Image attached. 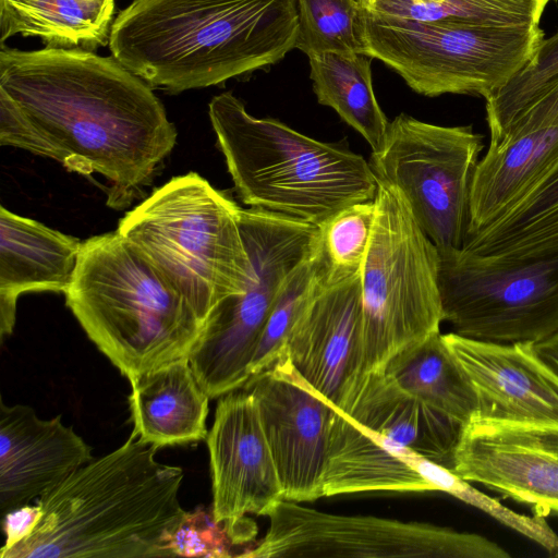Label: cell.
Here are the masks:
<instances>
[{
	"instance_id": "24",
	"label": "cell",
	"mask_w": 558,
	"mask_h": 558,
	"mask_svg": "<svg viewBox=\"0 0 558 558\" xmlns=\"http://www.w3.org/2000/svg\"><path fill=\"white\" fill-rule=\"evenodd\" d=\"M462 248L495 259L558 254V160L501 216L466 233Z\"/></svg>"
},
{
	"instance_id": "33",
	"label": "cell",
	"mask_w": 558,
	"mask_h": 558,
	"mask_svg": "<svg viewBox=\"0 0 558 558\" xmlns=\"http://www.w3.org/2000/svg\"><path fill=\"white\" fill-rule=\"evenodd\" d=\"M253 522L216 521L213 508L197 507L185 513L169 537L168 546L174 556L229 557L232 546L247 542L255 534Z\"/></svg>"
},
{
	"instance_id": "17",
	"label": "cell",
	"mask_w": 558,
	"mask_h": 558,
	"mask_svg": "<svg viewBox=\"0 0 558 558\" xmlns=\"http://www.w3.org/2000/svg\"><path fill=\"white\" fill-rule=\"evenodd\" d=\"M451 471L534 514L558 518V436L469 423L462 426Z\"/></svg>"
},
{
	"instance_id": "7",
	"label": "cell",
	"mask_w": 558,
	"mask_h": 558,
	"mask_svg": "<svg viewBox=\"0 0 558 558\" xmlns=\"http://www.w3.org/2000/svg\"><path fill=\"white\" fill-rule=\"evenodd\" d=\"M541 25L421 22L368 12L366 56L384 62L417 94L490 97L534 59Z\"/></svg>"
},
{
	"instance_id": "34",
	"label": "cell",
	"mask_w": 558,
	"mask_h": 558,
	"mask_svg": "<svg viewBox=\"0 0 558 558\" xmlns=\"http://www.w3.org/2000/svg\"><path fill=\"white\" fill-rule=\"evenodd\" d=\"M0 144L52 158L49 143L21 107L0 88Z\"/></svg>"
},
{
	"instance_id": "1",
	"label": "cell",
	"mask_w": 558,
	"mask_h": 558,
	"mask_svg": "<svg viewBox=\"0 0 558 558\" xmlns=\"http://www.w3.org/2000/svg\"><path fill=\"white\" fill-rule=\"evenodd\" d=\"M0 88L71 171L110 182L107 204L126 206L177 142L151 86L114 57L81 48L0 49Z\"/></svg>"
},
{
	"instance_id": "23",
	"label": "cell",
	"mask_w": 558,
	"mask_h": 558,
	"mask_svg": "<svg viewBox=\"0 0 558 558\" xmlns=\"http://www.w3.org/2000/svg\"><path fill=\"white\" fill-rule=\"evenodd\" d=\"M557 160L558 125L490 143L473 175L466 233L507 211Z\"/></svg>"
},
{
	"instance_id": "6",
	"label": "cell",
	"mask_w": 558,
	"mask_h": 558,
	"mask_svg": "<svg viewBox=\"0 0 558 558\" xmlns=\"http://www.w3.org/2000/svg\"><path fill=\"white\" fill-rule=\"evenodd\" d=\"M241 208L196 172L156 189L120 219L129 240L186 300L204 324L225 299L241 292L250 257Z\"/></svg>"
},
{
	"instance_id": "2",
	"label": "cell",
	"mask_w": 558,
	"mask_h": 558,
	"mask_svg": "<svg viewBox=\"0 0 558 558\" xmlns=\"http://www.w3.org/2000/svg\"><path fill=\"white\" fill-rule=\"evenodd\" d=\"M298 35L294 0H133L108 45L151 87L175 94L272 65Z\"/></svg>"
},
{
	"instance_id": "16",
	"label": "cell",
	"mask_w": 558,
	"mask_h": 558,
	"mask_svg": "<svg viewBox=\"0 0 558 558\" xmlns=\"http://www.w3.org/2000/svg\"><path fill=\"white\" fill-rule=\"evenodd\" d=\"M216 521L265 515L283 499L256 401L245 388L221 397L207 435Z\"/></svg>"
},
{
	"instance_id": "32",
	"label": "cell",
	"mask_w": 558,
	"mask_h": 558,
	"mask_svg": "<svg viewBox=\"0 0 558 558\" xmlns=\"http://www.w3.org/2000/svg\"><path fill=\"white\" fill-rule=\"evenodd\" d=\"M558 74V31L545 38L534 59L505 87L485 99L490 142H498L533 96Z\"/></svg>"
},
{
	"instance_id": "37",
	"label": "cell",
	"mask_w": 558,
	"mask_h": 558,
	"mask_svg": "<svg viewBox=\"0 0 558 558\" xmlns=\"http://www.w3.org/2000/svg\"><path fill=\"white\" fill-rule=\"evenodd\" d=\"M536 354L558 376V331L545 340L533 343Z\"/></svg>"
},
{
	"instance_id": "22",
	"label": "cell",
	"mask_w": 558,
	"mask_h": 558,
	"mask_svg": "<svg viewBox=\"0 0 558 558\" xmlns=\"http://www.w3.org/2000/svg\"><path fill=\"white\" fill-rule=\"evenodd\" d=\"M133 430L156 448L207 438L209 397L198 384L187 357L148 371L130 381Z\"/></svg>"
},
{
	"instance_id": "3",
	"label": "cell",
	"mask_w": 558,
	"mask_h": 558,
	"mask_svg": "<svg viewBox=\"0 0 558 558\" xmlns=\"http://www.w3.org/2000/svg\"><path fill=\"white\" fill-rule=\"evenodd\" d=\"M157 450L132 432L75 470L38 498L37 526L0 557H174L168 542L186 513L179 502L184 473L159 463Z\"/></svg>"
},
{
	"instance_id": "38",
	"label": "cell",
	"mask_w": 558,
	"mask_h": 558,
	"mask_svg": "<svg viewBox=\"0 0 558 558\" xmlns=\"http://www.w3.org/2000/svg\"><path fill=\"white\" fill-rule=\"evenodd\" d=\"M378 0H365L368 9L372 11L375 7V4L377 3Z\"/></svg>"
},
{
	"instance_id": "13",
	"label": "cell",
	"mask_w": 558,
	"mask_h": 558,
	"mask_svg": "<svg viewBox=\"0 0 558 558\" xmlns=\"http://www.w3.org/2000/svg\"><path fill=\"white\" fill-rule=\"evenodd\" d=\"M254 397L283 499L314 501L323 495L332 417L336 411L281 355L243 386Z\"/></svg>"
},
{
	"instance_id": "12",
	"label": "cell",
	"mask_w": 558,
	"mask_h": 558,
	"mask_svg": "<svg viewBox=\"0 0 558 558\" xmlns=\"http://www.w3.org/2000/svg\"><path fill=\"white\" fill-rule=\"evenodd\" d=\"M266 535L250 558H509L475 534L421 522L318 511L282 499L265 514Z\"/></svg>"
},
{
	"instance_id": "18",
	"label": "cell",
	"mask_w": 558,
	"mask_h": 558,
	"mask_svg": "<svg viewBox=\"0 0 558 558\" xmlns=\"http://www.w3.org/2000/svg\"><path fill=\"white\" fill-rule=\"evenodd\" d=\"M94 458L61 415L37 416L28 405L0 402V515L48 493Z\"/></svg>"
},
{
	"instance_id": "9",
	"label": "cell",
	"mask_w": 558,
	"mask_h": 558,
	"mask_svg": "<svg viewBox=\"0 0 558 558\" xmlns=\"http://www.w3.org/2000/svg\"><path fill=\"white\" fill-rule=\"evenodd\" d=\"M250 257L244 289L219 303L204 322L187 359L210 399L242 388L269 313L291 272L315 250L319 227L258 208H241Z\"/></svg>"
},
{
	"instance_id": "15",
	"label": "cell",
	"mask_w": 558,
	"mask_h": 558,
	"mask_svg": "<svg viewBox=\"0 0 558 558\" xmlns=\"http://www.w3.org/2000/svg\"><path fill=\"white\" fill-rule=\"evenodd\" d=\"M281 355L333 408L347 412L366 375L361 275L333 284L320 279Z\"/></svg>"
},
{
	"instance_id": "11",
	"label": "cell",
	"mask_w": 558,
	"mask_h": 558,
	"mask_svg": "<svg viewBox=\"0 0 558 558\" xmlns=\"http://www.w3.org/2000/svg\"><path fill=\"white\" fill-rule=\"evenodd\" d=\"M483 137L471 125L444 126L405 113L389 121L371 168L393 187L438 248H460Z\"/></svg>"
},
{
	"instance_id": "20",
	"label": "cell",
	"mask_w": 558,
	"mask_h": 558,
	"mask_svg": "<svg viewBox=\"0 0 558 558\" xmlns=\"http://www.w3.org/2000/svg\"><path fill=\"white\" fill-rule=\"evenodd\" d=\"M82 242L0 207V335H11L17 298L25 292L65 293Z\"/></svg>"
},
{
	"instance_id": "4",
	"label": "cell",
	"mask_w": 558,
	"mask_h": 558,
	"mask_svg": "<svg viewBox=\"0 0 558 558\" xmlns=\"http://www.w3.org/2000/svg\"><path fill=\"white\" fill-rule=\"evenodd\" d=\"M208 113L234 187L250 207L320 227L375 198L378 182L363 156L256 118L230 92L215 96Z\"/></svg>"
},
{
	"instance_id": "35",
	"label": "cell",
	"mask_w": 558,
	"mask_h": 558,
	"mask_svg": "<svg viewBox=\"0 0 558 558\" xmlns=\"http://www.w3.org/2000/svg\"><path fill=\"white\" fill-rule=\"evenodd\" d=\"M548 125H558V74L533 96L498 142L513 134Z\"/></svg>"
},
{
	"instance_id": "30",
	"label": "cell",
	"mask_w": 558,
	"mask_h": 558,
	"mask_svg": "<svg viewBox=\"0 0 558 558\" xmlns=\"http://www.w3.org/2000/svg\"><path fill=\"white\" fill-rule=\"evenodd\" d=\"M375 218L374 199L352 204L319 227L318 256L325 284L361 275Z\"/></svg>"
},
{
	"instance_id": "36",
	"label": "cell",
	"mask_w": 558,
	"mask_h": 558,
	"mask_svg": "<svg viewBox=\"0 0 558 558\" xmlns=\"http://www.w3.org/2000/svg\"><path fill=\"white\" fill-rule=\"evenodd\" d=\"M43 515V509L36 506L24 505L15 508L1 518L2 530L5 535V543L1 551H5L24 538L28 537Z\"/></svg>"
},
{
	"instance_id": "14",
	"label": "cell",
	"mask_w": 558,
	"mask_h": 558,
	"mask_svg": "<svg viewBox=\"0 0 558 558\" xmlns=\"http://www.w3.org/2000/svg\"><path fill=\"white\" fill-rule=\"evenodd\" d=\"M477 398L470 423L558 436V376L533 343H498L442 335Z\"/></svg>"
},
{
	"instance_id": "29",
	"label": "cell",
	"mask_w": 558,
	"mask_h": 558,
	"mask_svg": "<svg viewBox=\"0 0 558 558\" xmlns=\"http://www.w3.org/2000/svg\"><path fill=\"white\" fill-rule=\"evenodd\" d=\"M299 20L295 48L308 58L326 52L366 54L365 0H294Z\"/></svg>"
},
{
	"instance_id": "19",
	"label": "cell",
	"mask_w": 558,
	"mask_h": 558,
	"mask_svg": "<svg viewBox=\"0 0 558 558\" xmlns=\"http://www.w3.org/2000/svg\"><path fill=\"white\" fill-rule=\"evenodd\" d=\"M448 468L365 428L336 409L323 473V495L440 492Z\"/></svg>"
},
{
	"instance_id": "8",
	"label": "cell",
	"mask_w": 558,
	"mask_h": 558,
	"mask_svg": "<svg viewBox=\"0 0 558 558\" xmlns=\"http://www.w3.org/2000/svg\"><path fill=\"white\" fill-rule=\"evenodd\" d=\"M374 202L361 271L366 374L384 371L395 354L439 332L444 322L438 247L393 187L378 182Z\"/></svg>"
},
{
	"instance_id": "25",
	"label": "cell",
	"mask_w": 558,
	"mask_h": 558,
	"mask_svg": "<svg viewBox=\"0 0 558 558\" xmlns=\"http://www.w3.org/2000/svg\"><path fill=\"white\" fill-rule=\"evenodd\" d=\"M113 12L114 0H0V43L20 34L93 51L109 43Z\"/></svg>"
},
{
	"instance_id": "31",
	"label": "cell",
	"mask_w": 558,
	"mask_h": 558,
	"mask_svg": "<svg viewBox=\"0 0 558 558\" xmlns=\"http://www.w3.org/2000/svg\"><path fill=\"white\" fill-rule=\"evenodd\" d=\"M319 241V239H318ZM322 279L318 243L288 277L269 313L250 366L251 377L272 367L287 338Z\"/></svg>"
},
{
	"instance_id": "26",
	"label": "cell",
	"mask_w": 558,
	"mask_h": 558,
	"mask_svg": "<svg viewBox=\"0 0 558 558\" xmlns=\"http://www.w3.org/2000/svg\"><path fill=\"white\" fill-rule=\"evenodd\" d=\"M384 372L409 393L462 425L476 413L474 387L440 331L395 354Z\"/></svg>"
},
{
	"instance_id": "5",
	"label": "cell",
	"mask_w": 558,
	"mask_h": 558,
	"mask_svg": "<svg viewBox=\"0 0 558 558\" xmlns=\"http://www.w3.org/2000/svg\"><path fill=\"white\" fill-rule=\"evenodd\" d=\"M65 302L129 381L187 357L202 322L186 300L117 230L82 242Z\"/></svg>"
},
{
	"instance_id": "27",
	"label": "cell",
	"mask_w": 558,
	"mask_h": 558,
	"mask_svg": "<svg viewBox=\"0 0 558 558\" xmlns=\"http://www.w3.org/2000/svg\"><path fill=\"white\" fill-rule=\"evenodd\" d=\"M308 59L318 102L332 108L375 150L389 121L374 94L372 58L356 52H326Z\"/></svg>"
},
{
	"instance_id": "21",
	"label": "cell",
	"mask_w": 558,
	"mask_h": 558,
	"mask_svg": "<svg viewBox=\"0 0 558 558\" xmlns=\"http://www.w3.org/2000/svg\"><path fill=\"white\" fill-rule=\"evenodd\" d=\"M343 414L451 470L463 425L409 393L384 371L365 375Z\"/></svg>"
},
{
	"instance_id": "28",
	"label": "cell",
	"mask_w": 558,
	"mask_h": 558,
	"mask_svg": "<svg viewBox=\"0 0 558 558\" xmlns=\"http://www.w3.org/2000/svg\"><path fill=\"white\" fill-rule=\"evenodd\" d=\"M550 0H378L373 13L421 22L539 25Z\"/></svg>"
},
{
	"instance_id": "10",
	"label": "cell",
	"mask_w": 558,
	"mask_h": 558,
	"mask_svg": "<svg viewBox=\"0 0 558 558\" xmlns=\"http://www.w3.org/2000/svg\"><path fill=\"white\" fill-rule=\"evenodd\" d=\"M444 320L453 332L498 343H536L558 331V254L495 259L438 248Z\"/></svg>"
}]
</instances>
